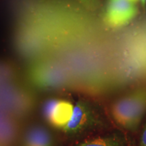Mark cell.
Instances as JSON below:
<instances>
[{"mask_svg":"<svg viewBox=\"0 0 146 146\" xmlns=\"http://www.w3.org/2000/svg\"><path fill=\"white\" fill-rule=\"evenodd\" d=\"M125 138L117 134L86 140L76 146H124Z\"/></svg>","mask_w":146,"mask_h":146,"instance_id":"8","label":"cell"},{"mask_svg":"<svg viewBox=\"0 0 146 146\" xmlns=\"http://www.w3.org/2000/svg\"><path fill=\"white\" fill-rule=\"evenodd\" d=\"M74 106L68 100H50L43 106V114L51 125L62 130L72 116Z\"/></svg>","mask_w":146,"mask_h":146,"instance_id":"3","label":"cell"},{"mask_svg":"<svg viewBox=\"0 0 146 146\" xmlns=\"http://www.w3.org/2000/svg\"><path fill=\"white\" fill-rule=\"evenodd\" d=\"M138 89H136L120 98L112 106L111 112L114 120L120 127L124 129H128L129 122L134 109Z\"/></svg>","mask_w":146,"mask_h":146,"instance_id":"4","label":"cell"},{"mask_svg":"<svg viewBox=\"0 0 146 146\" xmlns=\"http://www.w3.org/2000/svg\"><path fill=\"white\" fill-rule=\"evenodd\" d=\"M78 1L87 10L91 12L98 10L101 5L100 0H78Z\"/></svg>","mask_w":146,"mask_h":146,"instance_id":"9","label":"cell"},{"mask_svg":"<svg viewBox=\"0 0 146 146\" xmlns=\"http://www.w3.org/2000/svg\"><path fill=\"white\" fill-rule=\"evenodd\" d=\"M139 146H146V123L143 127V131H142Z\"/></svg>","mask_w":146,"mask_h":146,"instance_id":"10","label":"cell"},{"mask_svg":"<svg viewBox=\"0 0 146 146\" xmlns=\"http://www.w3.org/2000/svg\"><path fill=\"white\" fill-rule=\"evenodd\" d=\"M130 1H133V2H135V1H133V0H130Z\"/></svg>","mask_w":146,"mask_h":146,"instance_id":"12","label":"cell"},{"mask_svg":"<svg viewBox=\"0 0 146 146\" xmlns=\"http://www.w3.org/2000/svg\"><path fill=\"white\" fill-rule=\"evenodd\" d=\"M146 112V87L138 89V94L135 102L134 109L129 122V130H135L139 125Z\"/></svg>","mask_w":146,"mask_h":146,"instance_id":"7","label":"cell"},{"mask_svg":"<svg viewBox=\"0 0 146 146\" xmlns=\"http://www.w3.org/2000/svg\"><path fill=\"white\" fill-rule=\"evenodd\" d=\"M92 119L91 110L85 104L79 102L74 105L72 116L62 131L69 134L80 132L91 125Z\"/></svg>","mask_w":146,"mask_h":146,"instance_id":"5","label":"cell"},{"mask_svg":"<svg viewBox=\"0 0 146 146\" xmlns=\"http://www.w3.org/2000/svg\"><path fill=\"white\" fill-rule=\"evenodd\" d=\"M137 12L135 3L130 0H108L104 21L110 28H120L130 23Z\"/></svg>","mask_w":146,"mask_h":146,"instance_id":"2","label":"cell"},{"mask_svg":"<svg viewBox=\"0 0 146 146\" xmlns=\"http://www.w3.org/2000/svg\"><path fill=\"white\" fill-rule=\"evenodd\" d=\"M140 1H141V2L142 3V5H143V6H145V3H146V0H140Z\"/></svg>","mask_w":146,"mask_h":146,"instance_id":"11","label":"cell"},{"mask_svg":"<svg viewBox=\"0 0 146 146\" xmlns=\"http://www.w3.org/2000/svg\"><path fill=\"white\" fill-rule=\"evenodd\" d=\"M50 133L41 126H34L27 131L24 137L23 146H52Z\"/></svg>","mask_w":146,"mask_h":146,"instance_id":"6","label":"cell"},{"mask_svg":"<svg viewBox=\"0 0 146 146\" xmlns=\"http://www.w3.org/2000/svg\"><path fill=\"white\" fill-rule=\"evenodd\" d=\"M27 77L33 86L41 90L54 89L63 83V74L54 62L39 60L33 63L27 72Z\"/></svg>","mask_w":146,"mask_h":146,"instance_id":"1","label":"cell"}]
</instances>
